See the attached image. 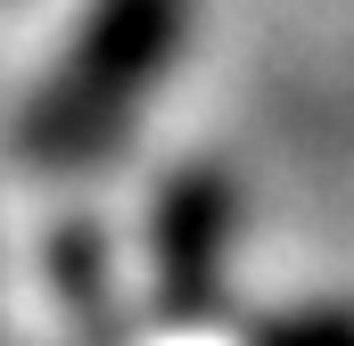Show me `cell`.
<instances>
[{
    "mask_svg": "<svg viewBox=\"0 0 354 346\" xmlns=\"http://www.w3.org/2000/svg\"><path fill=\"white\" fill-rule=\"evenodd\" d=\"M231 231H239V190L223 173H174L165 198H157V297L174 305L181 322H198L214 297H223V256H231Z\"/></svg>",
    "mask_w": 354,
    "mask_h": 346,
    "instance_id": "cell-2",
    "label": "cell"
},
{
    "mask_svg": "<svg viewBox=\"0 0 354 346\" xmlns=\"http://www.w3.org/2000/svg\"><path fill=\"white\" fill-rule=\"evenodd\" d=\"M181 33H189V0H99L58 66V83L25 107L17 157H33V165L99 157L124 132V116L149 99V83L174 66Z\"/></svg>",
    "mask_w": 354,
    "mask_h": 346,
    "instance_id": "cell-1",
    "label": "cell"
},
{
    "mask_svg": "<svg viewBox=\"0 0 354 346\" xmlns=\"http://www.w3.org/2000/svg\"><path fill=\"white\" fill-rule=\"evenodd\" d=\"M256 346H354V313L346 305H322V313H280L264 322Z\"/></svg>",
    "mask_w": 354,
    "mask_h": 346,
    "instance_id": "cell-3",
    "label": "cell"
}]
</instances>
